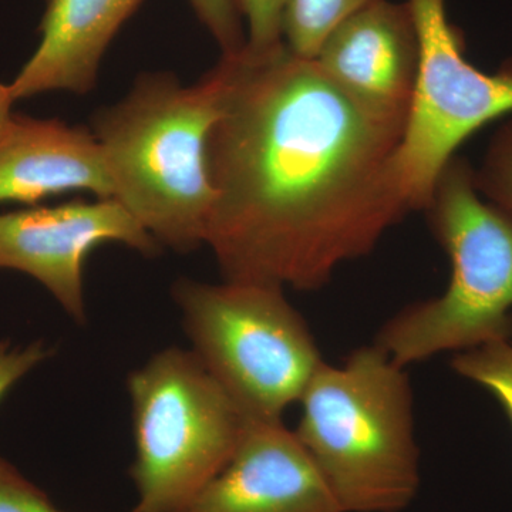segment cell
<instances>
[{
  "label": "cell",
  "mask_w": 512,
  "mask_h": 512,
  "mask_svg": "<svg viewBox=\"0 0 512 512\" xmlns=\"http://www.w3.org/2000/svg\"><path fill=\"white\" fill-rule=\"evenodd\" d=\"M221 60L205 245L224 281L318 291L409 214L396 167L406 121L370 110L285 43Z\"/></svg>",
  "instance_id": "6da1fadb"
},
{
  "label": "cell",
  "mask_w": 512,
  "mask_h": 512,
  "mask_svg": "<svg viewBox=\"0 0 512 512\" xmlns=\"http://www.w3.org/2000/svg\"><path fill=\"white\" fill-rule=\"evenodd\" d=\"M225 87L222 60L194 84L173 73H143L124 99L101 107L90 121L114 200L178 254L205 244L215 198L207 144Z\"/></svg>",
  "instance_id": "7a4b0ae2"
},
{
  "label": "cell",
  "mask_w": 512,
  "mask_h": 512,
  "mask_svg": "<svg viewBox=\"0 0 512 512\" xmlns=\"http://www.w3.org/2000/svg\"><path fill=\"white\" fill-rule=\"evenodd\" d=\"M296 436L342 512H402L419 493L420 450L406 367L379 345L323 362L301 400Z\"/></svg>",
  "instance_id": "3957f363"
},
{
  "label": "cell",
  "mask_w": 512,
  "mask_h": 512,
  "mask_svg": "<svg viewBox=\"0 0 512 512\" xmlns=\"http://www.w3.org/2000/svg\"><path fill=\"white\" fill-rule=\"evenodd\" d=\"M451 264L443 295L384 323L376 345L407 367L446 352L512 339V218L480 198L474 170L454 157L426 210Z\"/></svg>",
  "instance_id": "277c9868"
},
{
  "label": "cell",
  "mask_w": 512,
  "mask_h": 512,
  "mask_svg": "<svg viewBox=\"0 0 512 512\" xmlns=\"http://www.w3.org/2000/svg\"><path fill=\"white\" fill-rule=\"evenodd\" d=\"M173 298L192 352L249 421H279L325 360L278 286L181 278Z\"/></svg>",
  "instance_id": "5b68a950"
},
{
  "label": "cell",
  "mask_w": 512,
  "mask_h": 512,
  "mask_svg": "<svg viewBox=\"0 0 512 512\" xmlns=\"http://www.w3.org/2000/svg\"><path fill=\"white\" fill-rule=\"evenodd\" d=\"M127 387L138 494L131 512H187L227 466L249 420L192 350H161Z\"/></svg>",
  "instance_id": "8992f818"
},
{
  "label": "cell",
  "mask_w": 512,
  "mask_h": 512,
  "mask_svg": "<svg viewBox=\"0 0 512 512\" xmlns=\"http://www.w3.org/2000/svg\"><path fill=\"white\" fill-rule=\"evenodd\" d=\"M419 66L399 153L397 178L410 211L426 210L440 174L464 141L512 114V60L487 74L464 56L446 0H407Z\"/></svg>",
  "instance_id": "52a82bcc"
},
{
  "label": "cell",
  "mask_w": 512,
  "mask_h": 512,
  "mask_svg": "<svg viewBox=\"0 0 512 512\" xmlns=\"http://www.w3.org/2000/svg\"><path fill=\"white\" fill-rule=\"evenodd\" d=\"M106 242L126 245L148 258L163 249L114 198L0 214V269L35 278L77 323L86 322L84 262Z\"/></svg>",
  "instance_id": "ba28073f"
},
{
  "label": "cell",
  "mask_w": 512,
  "mask_h": 512,
  "mask_svg": "<svg viewBox=\"0 0 512 512\" xmlns=\"http://www.w3.org/2000/svg\"><path fill=\"white\" fill-rule=\"evenodd\" d=\"M187 512H342L295 431L249 421L227 466Z\"/></svg>",
  "instance_id": "9c48e42d"
},
{
  "label": "cell",
  "mask_w": 512,
  "mask_h": 512,
  "mask_svg": "<svg viewBox=\"0 0 512 512\" xmlns=\"http://www.w3.org/2000/svg\"><path fill=\"white\" fill-rule=\"evenodd\" d=\"M315 60L370 110L406 121L419 66L409 3L373 0L330 33Z\"/></svg>",
  "instance_id": "30bf717a"
},
{
  "label": "cell",
  "mask_w": 512,
  "mask_h": 512,
  "mask_svg": "<svg viewBox=\"0 0 512 512\" xmlns=\"http://www.w3.org/2000/svg\"><path fill=\"white\" fill-rule=\"evenodd\" d=\"M84 190L114 197L103 151L90 127L13 113L0 133V202L36 205Z\"/></svg>",
  "instance_id": "8fae6325"
},
{
  "label": "cell",
  "mask_w": 512,
  "mask_h": 512,
  "mask_svg": "<svg viewBox=\"0 0 512 512\" xmlns=\"http://www.w3.org/2000/svg\"><path fill=\"white\" fill-rule=\"evenodd\" d=\"M141 2L46 0L39 46L9 83L16 101L50 92H93L110 43Z\"/></svg>",
  "instance_id": "7c38bea8"
},
{
  "label": "cell",
  "mask_w": 512,
  "mask_h": 512,
  "mask_svg": "<svg viewBox=\"0 0 512 512\" xmlns=\"http://www.w3.org/2000/svg\"><path fill=\"white\" fill-rule=\"evenodd\" d=\"M373 0H289L282 36L285 46L303 59H315L323 42L346 19Z\"/></svg>",
  "instance_id": "4fadbf2b"
},
{
  "label": "cell",
  "mask_w": 512,
  "mask_h": 512,
  "mask_svg": "<svg viewBox=\"0 0 512 512\" xmlns=\"http://www.w3.org/2000/svg\"><path fill=\"white\" fill-rule=\"evenodd\" d=\"M451 367L457 375L493 394L512 424V339L458 352L451 359Z\"/></svg>",
  "instance_id": "5bb4252c"
},
{
  "label": "cell",
  "mask_w": 512,
  "mask_h": 512,
  "mask_svg": "<svg viewBox=\"0 0 512 512\" xmlns=\"http://www.w3.org/2000/svg\"><path fill=\"white\" fill-rule=\"evenodd\" d=\"M476 187L488 202L512 218V120L498 128L480 170H474Z\"/></svg>",
  "instance_id": "9a60e30c"
},
{
  "label": "cell",
  "mask_w": 512,
  "mask_h": 512,
  "mask_svg": "<svg viewBox=\"0 0 512 512\" xmlns=\"http://www.w3.org/2000/svg\"><path fill=\"white\" fill-rule=\"evenodd\" d=\"M242 22L247 23L244 52L261 57L284 46L282 25L289 0H232Z\"/></svg>",
  "instance_id": "2e32d148"
},
{
  "label": "cell",
  "mask_w": 512,
  "mask_h": 512,
  "mask_svg": "<svg viewBox=\"0 0 512 512\" xmlns=\"http://www.w3.org/2000/svg\"><path fill=\"white\" fill-rule=\"evenodd\" d=\"M188 3L220 46L222 56L244 52L247 32L232 0H188Z\"/></svg>",
  "instance_id": "e0dca14e"
},
{
  "label": "cell",
  "mask_w": 512,
  "mask_h": 512,
  "mask_svg": "<svg viewBox=\"0 0 512 512\" xmlns=\"http://www.w3.org/2000/svg\"><path fill=\"white\" fill-rule=\"evenodd\" d=\"M0 512H62L45 491L0 457Z\"/></svg>",
  "instance_id": "ac0fdd59"
},
{
  "label": "cell",
  "mask_w": 512,
  "mask_h": 512,
  "mask_svg": "<svg viewBox=\"0 0 512 512\" xmlns=\"http://www.w3.org/2000/svg\"><path fill=\"white\" fill-rule=\"evenodd\" d=\"M52 355L43 342L30 343L25 348L0 342V400L40 363Z\"/></svg>",
  "instance_id": "d6986e66"
},
{
  "label": "cell",
  "mask_w": 512,
  "mask_h": 512,
  "mask_svg": "<svg viewBox=\"0 0 512 512\" xmlns=\"http://www.w3.org/2000/svg\"><path fill=\"white\" fill-rule=\"evenodd\" d=\"M15 103L16 99L13 97L10 84L0 83V133H2L3 128L8 124L10 116H12V107Z\"/></svg>",
  "instance_id": "ffe728a7"
}]
</instances>
